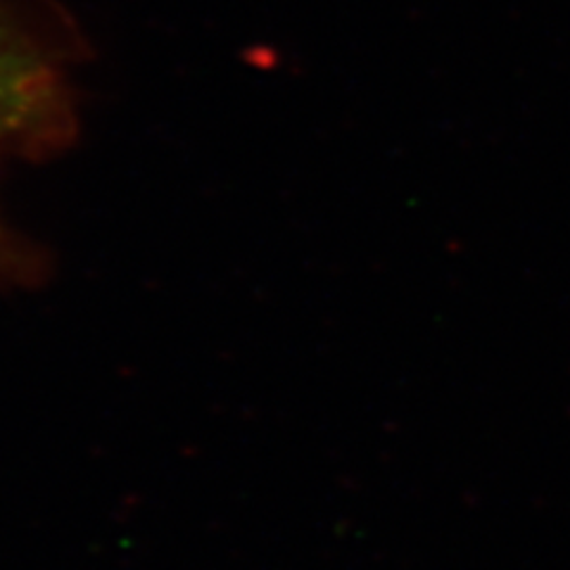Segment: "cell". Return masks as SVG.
<instances>
[{"label":"cell","instance_id":"cell-1","mask_svg":"<svg viewBox=\"0 0 570 570\" xmlns=\"http://www.w3.org/2000/svg\"><path fill=\"white\" fill-rule=\"evenodd\" d=\"M56 102V79L43 56L0 8V142L39 127Z\"/></svg>","mask_w":570,"mask_h":570}]
</instances>
